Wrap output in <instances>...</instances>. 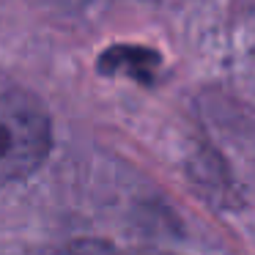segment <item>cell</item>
I'll return each instance as SVG.
<instances>
[{
  "mask_svg": "<svg viewBox=\"0 0 255 255\" xmlns=\"http://www.w3.org/2000/svg\"><path fill=\"white\" fill-rule=\"evenodd\" d=\"M52 148V124L36 96L0 88V187L30 176Z\"/></svg>",
  "mask_w": 255,
  "mask_h": 255,
  "instance_id": "1",
  "label": "cell"
},
{
  "mask_svg": "<svg viewBox=\"0 0 255 255\" xmlns=\"http://www.w3.org/2000/svg\"><path fill=\"white\" fill-rule=\"evenodd\" d=\"M159 55L145 47H113L99 58V69L105 74H129L137 83L151 85L159 72Z\"/></svg>",
  "mask_w": 255,
  "mask_h": 255,
  "instance_id": "2",
  "label": "cell"
},
{
  "mask_svg": "<svg viewBox=\"0 0 255 255\" xmlns=\"http://www.w3.org/2000/svg\"><path fill=\"white\" fill-rule=\"evenodd\" d=\"M47 255H118L116 247H110L107 242L99 239H77V242H69L58 250H50Z\"/></svg>",
  "mask_w": 255,
  "mask_h": 255,
  "instance_id": "3",
  "label": "cell"
}]
</instances>
